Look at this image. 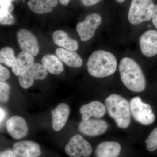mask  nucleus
<instances>
[{
	"label": "nucleus",
	"mask_w": 157,
	"mask_h": 157,
	"mask_svg": "<svg viewBox=\"0 0 157 157\" xmlns=\"http://www.w3.org/2000/svg\"><path fill=\"white\" fill-rule=\"evenodd\" d=\"M119 70L121 81L128 89L136 93L141 92L145 90V76L135 60L128 57L122 59Z\"/></svg>",
	"instance_id": "nucleus-1"
},
{
	"label": "nucleus",
	"mask_w": 157,
	"mask_h": 157,
	"mask_svg": "<svg viewBox=\"0 0 157 157\" xmlns=\"http://www.w3.org/2000/svg\"><path fill=\"white\" fill-rule=\"evenodd\" d=\"M116 58L109 52L98 50L90 56L87 62L88 73L96 78H104L110 76L116 71Z\"/></svg>",
	"instance_id": "nucleus-2"
},
{
	"label": "nucleus",
	"mask_w": 157,
	"mask_h": 157,
	"mask_svg": "<svg viewBox=\"0 0 157 157\" xmlns=\"http://www.w3.org/2000/svg\"><path fill=\"white\" fill-rule=\"evenodd\" d=\"M105 107L110 117L115 121L119 128H127L131 121L130 104L125 98L119 95L112 94L105 101Z\"/></svg>",
	"instance_id": "nucleus-3"
},
{
	"label": "nucleus",
	"mask_w": 157,
	"mask_h": 157,
	"mask_svg": "<svg viewBox=\"0 0 157 157\" xmlns=\"http://www.w3.org/2000/svg\"><path fill=\"white\" fill-rule=\"evenodd\" d=\"M155 6L153 0H132L128 15L129 22L136 25L150 20Z\"/></svg>",
	"instance_id": "nucleus-4"
},
{
	"label": "nucleus",
	"mask_w": 157,
	"mask_h": 157,
	"mask_svg": "<svg viewBox=\"0 0 157 157\" xmlns=\"http://www.w3.org/2000/svg\"><path fill=\"white\" fill-rule=\"evenodd\" d=\"M130 106L131 114L137 122L148 125L155 121V117L151 106L142 102L139 97L132 98Z\"/></svg>",
	"instance_id": "nucleus-5"
},
{
	"label": "nucleus",
	"mask_w": 157,
	"mask_h": 157,
	"mask_svg": "<svg viewBox=\"0 0 157 157\" xmlns=\"http://www.w3.org/2000/svg\"><path fill=\"white\" fill-rule=\"evenodd\" d=\"M102 17L98 13L89 14L84 21L78 23L76 30L80 40L87 42L94 36L96 30L102 23Z\"/></svg>",
	"instance_id": "nucleus-6"
},
{
	"label": "nucleus",
	"mask_w": 157,
	"mask_h": 157,
	"mask_svg": "<svg viewBox=\"0 0 157 157\" xmlns=\"http://www.w3.org/2000/svg\"><path fill=\"white\" fill-rule=\"evenodd\" d=\"M65 151L70 157H89L92 153V148L81 135H76L70 138Z\"/></svg>",
	"instance_id": "nucleus-7"
},
{
	"label": "nucleus",
	"mask_w": 157,
	"mask_h": 157,
	"mask_svg": "<svg viewBox=\"0 0 157 157\" xmlns=\"http://www.w3.org/2000/svg\"><path fill=\"white\" fill-rule=\"evenodd\" d=\"M17 37L20 47L23 52L33 56H36L39 54V42L32 32L25 29H21L17 32Z\"/></svg>",
	"instance_id": "nucleus-8"
},
{
	"label": "nucleus",
	"mask_w": 157,
	"mask_h": 157,
	"mask_svg": "<svg viewBox=\"0 0 157 157\" xmlns=\"http://www.w3.org/2000/svg\"><path fill=\"white\" fill-rule=\"evenodd\" d=\"M47 75L48 72L43 65L39 63H34L25 73L19 76L20 84L23 88H29L35 80L45 79Z\"/></svg>",
	"instance_id": "nucleus-9"
},
{
	"label": "nucleus",
	"mask_w": 157,
	"mask_h": 157,
	"mask_svg": "<svg viewBox=\"0 0 157 157\" xmlns=\"http://www.w3.org/2000/svg\"><path fill=\"white\" fill-rule=\"evenodd\" d=\"M108 124L106 121L99 118H90L81 121L78 126L79 131L89 136H99L106 132Z\"/></svg>",
	"instance_id": "nucleus-10"
},
{
	"label": "nucleus",
	"mask_w": 157,
	"mask_h": 157,
	"mask_svg": "<svg viewBox=\"0 0 157 157\" xmlns=\"http://www.w3.org/2000/svg\"><path fill=\"white\" fill-rule=\"evenodd\" d=\"M139 44L142 54L147 57L157 55V31L149 30L140 37Z\"/></svg>",
	"instance_id": "nucleus-11"
},
{
	"label": "nucleus",
	"mask_w": 157,
	"mask_h": 157,
	"mask_svg": "<svg viewBox=\"0 0 157 157\" xmlns=\"http://www.w3.org/2000/svg\"><path fill=\"white\" fill-rule=\"evenodd\" d=\"M7 131L15 139H20L26 137L28 133V127L25 120L19 116L10 117L6 122Z\"/></svg>",
	"instance_id": "nucleus-12"
},
{
	"label": "nucleus",
	"mask_w": 157,
	"mask_h": 157,
	"mask_svg": "<svg viewBox=\"0 0 157 157\" xmlns=\"http://www.w3.org/2000/svg\"><path fill=\"white\" fill-rule=\"evenodd\" d=\"M52 127L56 132L60 131L67 123L70 114L69 106L64 103L59 104L52 110Z\"/></svg>",
	"instance_id": "nucleus-13"
},
{
	"label": "nucleus",
	"mask_w": 157,
	"mask_h": 157,
	"mask_svg": "<svg viewBox=\"0 0 157 157\" xmlns=\"http://www.w3.org/2000/svg\"><path fill=\"white\" fill-rule=\"evenodd\" d=\"M13 151L21 157H39L41 155L39 144L32 141L16 142L13 146Z\"/></svg>",
	"instance_id": "nucleus-14"
},
{
	"label": "nucleus",
	"mask_w": 157,
	"mask_h": 157,
	"mask_svg": "<svg viewBox=\"0 0 157 157\" xmlns=\"http://www.w3.org/2000/svg\"><path fill=\"white\" fill-rule=\"evenodd\" d=\"M106 111L107 109L105 105L98 101L84 104L79 109L83 121L87 120L92 117L101 118L105 115Z\"/></svg>",
	"instance_id": "nucleus-15"
},
{
	"label": "nucleus",
	"mask_w": 157,
	"mask_h": 157,
	"mask_svg": "<svg viewBox=\"0 0 157 157\" xmlns=\"http://www.w3.org/2000/svg\"><path fill=\"white\" fill-rule=\"evenodd\" d=\"M34 63L33 56L24 52H20L16 58L12 71L16 76H20L25 73Z\"/></svg>",
	"instance_id": "nucleus-16"
},
{
	"label": "nucleus",
	"mask_w": 157,
	"mask_h": 157,
	"mask_svg": "<svg viewBox=\"0 0 157 157\" xmlns=\"http://www.w3.org/2000/svg\"><path fill=\"white\" fill-rule=\"evenodd\" d=\"M52 40L55 44L67 50L75 51L78 49V42L69 36L67 33L63 30H56L52 35Z\"/></svg>",
	"instance_id": "nucleus-17"
},
{
	"label": "nucleus",
	"mask_w": 157,
	"mask_h": 157,
	"mask_svg": "<svg viewBox=\"0 0 157 157\" xmlns=\"http://www.w3.org/2000/svg\"><path fill=\"white\" fill-rule=\"evenodd\" d=\"M120 144L115 141H104L97 146L96 157H117L121 151Z\"/></svg>",
	"instance_id": "nucleus-18"
},
{
	"label": "nucleus",
	"mask_w": 157,
	"mask_h": 157,
	"mask_svg": "<svg viewBox=\"0 0 157 157\" xmlns=\"http://www.w3.org/2000/svg\"><path fill=\"white\" fill-rule=\"evenodd\" d=\"M56 53L61 60L69 67L78 68L82 66V60L81 57L73 51L58 48L56 49Z\"/></svg>",
	"instance_id": "nucleus-19"
},
{
	"label": "nucleus",
	"mask_w": 157,
	"mask_h": 157,
	"mask_svg": "<svg viewBox=\"0 0 157 157\" xmlns=\"http://www.w3.org/2000/svg\"><path fill=\"white\" fill-rule=\"evenodd\" d=\"M58 3V0H29L28 6L34 13L43 14L51 12Z\"/></svg>",
	"instance_id": "nucleus-20"
},
{
	"label": "nucleus",
	"mask_w": 157,
	"mask_h": 157,
	"mask_svg": "<svg viewBox=\"0 0 157 157\" xmlns=\"http://www.w3.org/2000/svg\"><path fill=\"white\" fill-rule=\"evenodd\" d=\"M42 63L47 72L51 74L59 75L63 71V65L62 61L54 55L44 56L42 59Z\"/></svg>",
	"instance_id": "nucleus-21"
},
{
	"label": "nucleus",
	"mask_w": 157,
	"mask_h": 157,
	"mask_svg": "<svg viewBox=\"0 0 157 157\" xmlns=\"http://www.w3.org/2000/svg\"><path fill=\"white\" fill-rule=\"evenodd\" d=\"M16 60L14 51L11 47H6L0 49V63L12 68Z\"/></svg>",
	"instance_id": "nucleus-22"
},
{
	"label": "nucleus",
	"mask_w": 157,
	"mask_h": 157,
	"mask_svg": "<svg viewBox=\"0 0 157 157\" xmlns=\"http://www.w3.org/2000/svg\"><path fill=\"white\" fill-rule=\"evenodd\" d=\"M146 147L150 152L155 151L157 149V128L154 129L145 140Z\"/></svg>",
	"instance_id": "nucleus-23"
},
{
	"label": "nucleus",
	"mask_w": 157,
	"mask_h": 157,
	"mask_svg": "<svg viewBox=\"0 0 157 157\" xmlns=\"http://www.w3.org/2000/svg\"><path fill=\"white\" fill-rule=\"evenodd\" d=\"M10 87L6 82L0 81V102L5 103L9 101Z\"/></svg>",
	"instance_id": "nucleus-24"
},
{
	"label": "nucleus",
	"mask_w": 157,
	"mask_h": 157,
	"mask_svg": "<svg viewBox=\"0 0 157 157\" xmlns=\"http://www.w3.org/2000/svg\"><path fill=\"white\" fill-rule=\"evenodd\" d=\"M15 21L11 13H0V24L4 25H11Z\"/></svg>",
	"instance_id": "nucleus-25"
},
{
	"label": "nucleus",
	"mask_w": 157,
	"mask_h": 157,
	"mask_svg": "<svg viewBox=\"0 0 157 157\" xmlns=\"http://www.w3.org/2000/svg\"><path fill=\"white\" fill-rule=\"evenodd\" d=\"M10 76L9 70L0 64V81L6 82L10 78Z\"/></svg>",
	"instance_id": "nucleus-26"
},
{
	"label": "nucleus",
	"mask_w": 157,
	"mask_h": 157,
	"mask_svg": "<svg viewBox=\"0 0 157 157\" xmlns=\"http://www.w3.org/2000/svg\"><path fill=\"white\" fill-rule=\"evenodd\" d=\"M0 157H17V156L13 151L7 150L0 152Z\"/></svg>",
	"instance_id": "nucleus-27"
},
{
	"label": "nucleus",
	"mask_w": 157,
	"mask_h": 157,
	"mask_svg": "<svg viewBox=\"0 0 157 157\" xmlns=\"http://www.w3.org/2000/svg\"><path fill=\"white\" fill-rule=\"evenodd\" d=\"M102 0H81V2L85 6H91L96 5Z\"/></svg>",
	"instance_id": "nucleus-28"
},
{
	"label": "nucleus",
	"mask_w": 157,
	"mask_h": 157,
	"mask_svg": "<svg viewBox=\"0 0 157 157\" xmlns=\"http://www.w3.org/2000/svg\"><path fill=\"white\" fill-rule=\"evenodd\" d=\"M152 20L153 24L157 29V4L155 6L154 9L153 11L152 15Z\"/></svg>",
	"instance_id": "nucleus-29"
},
{
	"label": "nucleus",
	"mask_w": 157,
	"mask_h": 157,
	"mask_svg": "<svg viewBox=\"0 0 157 157\" xmlns=\"http://www.w3.org/2000/svg\"><path fill=\"white\" fill-rule=\"evenodd\" d=\"M5 116V112L2 109L0 108V123L3 120Z\"/></svg>",
	"instance_id": "nucleus-30"
},
{
	"label": "nucleus",
	"mask_w": 157,
	"mask_h": 157,
	"mask_svg": "<svg viewBox=\"0 0 157 157\" xmlns=\"http://www.w3.org/2000/svg\"><path fill=\"white\" fill-rule=\"evenodd\" d=\"M70 0H59L60 3L63 6H67L70 2Z\"/></svg>",
	"instance_id": "nucleus-31"
},
{
	"label": "nucleus",
	"mask_w": 157,
	"mask_h": 157,
	"mask_svg": "<svg viewBox=\"0 0 157 157\" xmlns=\"http://www.w3.org/2000/svg\"><path fill=\"white\" fill-rule=\"evenodd\" d=\"M117 2H118L119 3H122L123 2H124L125 0H116Z\"/></svg>",
	"instance_id": "nucleus-32"
},
{
	"label": "nucleus",
	"mask_w": 157,
	"mask_h": 157,
	"mask_svg": "<svg viewBox=\"0 0 157 157\" xmlns=\"http://www.w3.org/2000/svg\"><path fill=\"white\" fill-rule=\"evenodd\" d=\"M11 2H16V1H17V0H11Z\"/></svg>",
	"instance_id": "nucleus-33"
}]
</instances>
